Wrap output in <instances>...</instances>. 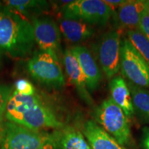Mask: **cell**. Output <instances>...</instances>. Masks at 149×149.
Segmentation results:
<instances>
[{
  "label": "cell",
  "mask_w": 149,
  "mask_h": 149,
  "mask_svg": "<svg viewBox=\"0 0 149 149\" xmlns=\"http://www.w3.org/2000/svg\"><path fill=\"white\" fill-rule=\"evenodd\" d=\"M6 118L35 131L43 129H60L64 124L55 112L42 101L38 95L28 96L13 91L8 100Z\"/></svg>",
  "instance_id": "6da1fadb"
},
{
  "label": "cell",
  "mask_w": 149,
  "mask_h": 149,
  "mask_svg": "<svg viewBox=\"0 0 149 149\" xmlns=\"http://www.w3.org/2000/svg\"><path fill=\"white\" fill-rule=\"evenodd\" d=\"M35 45L32 23L16 10L0 4V54L23 59L32 54Z\"/></svg>",
  "instance_id": "7a4b0ae2"
},
{
  "label": "cell",
  "mask_w": 149,
  "mask_h": 149,
  "mask_svg": "<svg viewBox=\"0 0 149 149\" xmlns=\"http://www.w3.org/2000/svg\"><path fill=\"white\" fill-rule=\"evenodd\" d=\"M97 124L122 146L127 145L131 139L128 117L111 98L104 100L94 111Z\"/></svg>",
  "instance_id": "3957f363"
},
{
  "label": "cell",
  "mask_w": 149,
  "mask_h": 149,
  "mask_svg": "<svg viewBox=\"0 0 149 149\" xmlns=\"http://www.w3.org/2000/svg\"><path fill=\"white\" fill-rule=\"evenodd\" d=\"M27 68L31 77L43 85L60 88L65 84L58 57L51 53L42 51L35 52L28 61Z\"/></svg>",
  "instance_id": "277c9868"
},
{
  "label": "cell",
  "mask_w": 149,
  "mask_h": 149,
  "mask_svg": "<svg viewBox=\"0 0 149 149\" xmlns=\"http://www.w3.org/2000/svg\"><path fill=\"white\" fill-rule=\"evenodd\" d=\"M63 18L82 21L90 25L104 26L113 16V10L102 0H75L61 8Z\"/></svg>",
  "instance_id": "5b68a950"
},
{
  "label": "cell",
  "mask_w": 149,
  "mask_h": 149,
  "mask_svg": "<svg viewBox=\"0 0 149 149\" xmlns=\"http://www.w3.org/2000/svg\"><path fill=\"white\" fill-rule=\"evenodd\" d=\"M120 70L130 82L149 88L148 64L126 38L121 43Z\"/></svg>",
  "instance_id": "8992f818"
},
{
  "label": "cell",
  "mask_w": 149,
  "mask_h": 149,
  "mask_svg": "<svg viewBox=\"0 0 149 149\" xmlns=\"http://www.w3.org/2000/svg\"><path fill=\"white\" fill-rule=\"evenodd\" d=\"M50 133L35 131L7 122L3 124V135L0 149H38L46 141Z\"/></svg>",
  "instance_id": "52a82bcc"
},
{
  "label": "cell",
  "mask_w": 149,
  "mask_h": 149,
  "mask_svg": "<svg viewBox=\"0 0 149 149\" xmlns=\"http://www.w3.org/2000/svg\"><path fill=\"white\" fill-rule=\"evenodd\" d=\"M121 43L120 33L113 30L104 33L97 46L100 64L109 79L114 77L120 69Z\"/></svg>",
  "instance_id": "ba28073f"
},
{
  "label": "cell",
  "mask_w": 149,
  "mask_h": 149,
  "mask_svg": "<svg viewBox=\"0 0 149 149\" xmlns=\"http://www.w3.org/2000/svg\"><path fill=\"white\" fill-rule=\"evenodd\" d=\"M35 43L40 51L48 52L59 57L61 52V32L59 26L49 17H33Z\"/></svg>",
  "instance_id": "9c48e42d"
},
{
  "label": "cell",
  "mask_w": 149,
  "mask_h": 149,
  "mask_svg": "<svg viewBox=\"0 0 149 149\" xmlns=\"http://www.w3.org/2000/svg\"><path fill=\"white\" fill-rule=\"evenodd\" d=\"M63 63L68 79L74 86L80 98L88 106H93V101L91 93L86 85V80L84 72L79 66L77 58L70 49H67L64 53Z\"/></svg>",
  "instance_id": "30bf717a"
},
{
  "label": "cell",
  "mask_w": 149,
  "mask_h": 149,
  "mask_svg": "<svg viewBox=\"0 0 149 149\" xmlns=\"http://www.w3.org/2000/svg\"><path fill=\"white\" fill-rule=\"evenodd\" d=\"M146 11L145 0H126L113 12L117 25L128 30L139 29L141 19Z\"/></svg>",
  "instance_id": "8fae6325"
},
{
  "label": "cell",
  "mask_w": 149,
  "mask_h": 149,
  "mask_svg": "<svg viewBox=\"0 0 149 149\" xmlns=\"http://www.w3.org/2000/svg\"><path fill=\"white\" fill-rule=\"evenodd\" d=\"M70 50L77 58L84 74L89 92L98 88L102 81V73L90 51L83 46H74Z\"/></svg>",
  "instance_id": "7c38bea8"
},
{
  "label": "cell",
  "mask_w": 149,
  "mask_h": 149,
  "mask_svg": "<svg viewBox=\"0 0 149 149\" xmlns=\"http://www.w3.org/2000/svg\"><path fill=\"white\" fill-rule=\"evenodd\" d=\"M82 131L92 149H128L93 120H88L84 124Z\"/></svg>",
  "instance_id": "4fadbf2b"
},
{
  "label": "cell",
  "mask_w": 149,
  "mask_h": 149,
  "mask_svg": "<svg viewBox=\"0 0 149 149\" xmlns=\"http://www.w3.org/2000/svg\"><path fill=\"white\" fill-rule=\"evenodd\" d=\"M59 27L65 39L71 43L84 42L91 38L95 33L92 25L73 19H61Z\"/></svg>",
  "instance_id": "5bb4252c"
},
{
  "label": "cell",
  "mask_w": 149,
  "mask_h": 149,
  "mask_svg": "<svg viewBox=\"0 0 149 149\" xmlns=\"http://www.w3.org/2000/svg\"><path fill=\"white\" fill-rule=\"evenodd\" d=\"M109 88L112 100L122 109L126 116L131 117L135 113L129 88L124 78L115 76L110 81Z\"/></svg>",
  "instance_id": "9a60e30c"
},
{
  "label": "cell",
  "mask_w": 149,
  "mask_h": 149,
  "mask_svg": "<svg viewBox=\"0 0 149 149\" xmlns=\"http://www.w3.org/2000/svg\"><path fill=\"white\" fill-rule=\"evenodd\" d=\"M127 84L131 95L134 113L141 122L149 123V91L129 81Z\"/></svg>",
  "instance_id": "2e32d148"
},
{
  "label": "cell",
  "mask_w": 149,
  "mask_h": 149,
  "mask_svg": "<svg viewBox=\"0 0 149 149\" xmlns=\"http://www.w3.org/2000/svg\"><path fill=\"white\" fill-rule=\"evenodd\" d=\"M59 149H92L82 133L71 126L58 129Z\"/></svg>",
  "instance_id": "e0dca14e"
},
{
  "label": "cell",
  "mask_w": 149,
  "mask_h": 149,
  "mask_svg": "<svg viewBox=\"0 0 149 149\" xmlns=\"http://www.w3.org/2000/svg\"><path fill=\"white\" fill-rule=\"evenodd\" d=\"M3 2L5 6L26 17L29 16L37 17V15L44 13L49 6L48 1L42 0H8Z\"/></svg>",
  "instance_id": "ac0fdd59"
},
{
  "label": "cell",
  "mask_w": 149,
  "mask_h": 149,
  "mask_svg": "<svg viewBox=\"0 0 149 149\" xmlns=\"http://www.w3.org/2000/svg\"><path fill=\"white\" fill-rule=\"evenodd\" d=\"M127 39L149 66V40L139 29L128 30Z\"/></svg>",
  "instance_id": "d6986e66"
},
{
  "label": "cell",
  "mask_w": 149,
  "mask_h": 149,
  "mask_svg": "<svg viewBox=\"0 0 149 149\" xmlns=\"http://www.w3.org/2000/svg\"><path fill=\"white\" fill-rule=\"evenodd\" d=\"M12 92V87L0 83V124L2 123L3 115L6 111L8 100Z\"/></svg>",
  "instance_id": "ffe728a7"
},
{
  "label": "cell",
  "mask_w": 149,
  "mask_h": 149,
  "mask_svg": "<svg viewBox=\"0 0 149 149\" xmlns=\"http://www.w3.org/2000/svg\"><path fill=\"white\" fill-rule=\"evenodd\" d=\"M15 91L24 95L31 96L36 94V89L33 84L26 79H19L15 82Z\"/></svg>",
  "instance_id": "44dd1931"
},
{
  "label": "cell",
  "mask_w": 149,
  "mask_h": 149,
  "mask_svg": "<svg viewBox=\"0 0 149 149\" xmlns=\"http://www.w3.org/2000/svg\"><path fill=\"white\" fill-rule=\"evenodd\" d=\"M55 130L53 133H50L48 138L38 149H59L58 130Z\"/></svg>",
  "instance_id": "7402d4cb"
},
{
  "label": "cell",
  "mask_w": 149,
  "mask_h": 149,
  "mask_svg": "<svg viewBox=\"0 0 149 149\" xmlns=\"http://www.w3.org/2000/svg\"><path fill=\"white\" fill-rule=\"evenodd\" d=\"M139 30L149 40V15L146 11L144 13L141 19Z\"/></svg>",
  "instance_id": "603a6c76"
},
{
  "label": "cell",
  "mask_w": 149,
  "mask_h": 149,
  "mask_svg": "<svg viewBox=\"0 0 149 149\" xmlns=\"http://www.w3.org/2000/svg\"><path fill=\"white\" fill-rule=\"evenodd\" d=\"M141 146L144 149H149V126H146L142 130Z\"/></svg>",
  "instance_id": "cb8c5ba5"
},
{
  "label": "cell",
  "mask_w": 149,
  "mask_h": 149,
  "mask_svg": "<svg viewBox=\"0 0 149 149\" xmlns=\"http://www.w3.org/2000/svg\"><path fill=\"white\" fill-rule=\"evenodd\" d=\"M104 1L114 11V8H117L120 6L124 4L126 1V0H104Z\"/></svg>",
  "instance_id": "d4e9b609"
},
{
  "label": "cell",
  "mask_w": 149,
  "mask_h": 149,
  "mask_svg": "<svg viewBox=\"0 0 149 149\" xmlns=\"http://www.w3.org/2000/svg\"><path fill=\"white\" fill-rule=\"evenodd\" d=\"M3 135V123H1V124H0V148H1V144H2Z\"/></svg>",
  "instance_id": "484cf974"
},
{
  "label": "cell",
  "mask_w": 149,
  "mask_h": 149,
  "mask_svg": "<svg viewBox=\"0 0 149 149\" xmlns=\"http://www.w3.org/2000/svg\"><path fill=\"white\" fill-rule=\"evenodd\" d=\"M146 12L149 15V0L146 1Z\"/></svg>",
  "instance_id": "4316f807"
}]
</instances>
